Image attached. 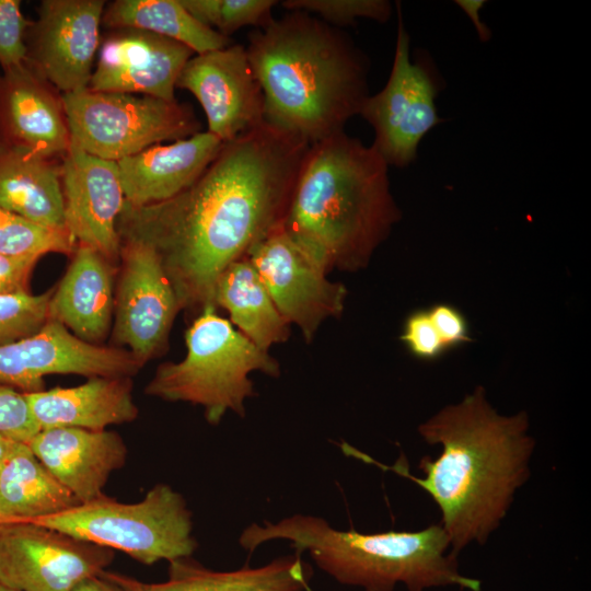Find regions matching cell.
<instances>
[{"instance_id":"cell-33","label":"cell","mask_w":591,"mask_h":591,"mask_svg":"<svg viewBox=\"0 0 591 591\" xmlns=\"http://www.w3.org/2000/svg\"><path fill=\"white\" fill-rule=\"evenodd\" d=\"M39 430L25 394L0 384V433L27 444Z\"/></svg>"},{"instance_id":"cell-35","label":"cell","mask_w":591,"mask_h":591,"mask_svg":"<svg viewBox=\"0 0 591 591\" xmlns=\"http://www.w3.org/2000/svg\"><path fill=\"white\" fill-rule=\"evenodd\" d=\"M428 313L447 351L472 340L468 322L457 308L438 303L428 309Z\"/></svg>"},{"instance_id":"cell-6","label":"cell","mask_w":591,"mask_h":591,"mask_svg":"<svg viewBox=\"0 0 591 591\" xmlns=\"http://www.w3.org/2000/svg\"><path fill=\"white\" fill-rule=\"evenodd\" d=\"M185 343V357L159 366L144 393L199 405L210 425H219L228 412L245 417V401L256 395L248 376L252 372L280 375V364L269 351L254 345L213 306L205 308L194 320Z\"/></svg>"},{"instance_id":"cell-36","label":"cell","mask_w":591,"mask_h":591,"mask_svg":"<svg viewBox=\"0 0 591 591\" xmlns=\"http://www.w3.org/2000/svg\"><path fill=\"white\" fill-rule=\"evenodd\" d=\"M39 257L0 255V296L30 291V280Z\"/></svg>"},{"instance_id":"cell-16","label":"cell","mask_w":591,"mask_h":591,"mask_svg":"<svg viewBox=\"0 0 591 591\" xmlns=\"http://www.w3.org/2000/svg\"><path fill=\"white\" fill-rule=\"evenodd\" d=\"M65 224L73 240L118 265L117 222L125 204L118 164L71 141L61 159Z\"/></svg>"},{"instance_id":"cell-13","label":"cell","mask_w":591,"mask_h":591,"mask_svg":"<svg viewBox=\"0 0 591 591\" xmlns=\"http://www.w3.org/2000/svg\"><path fill=\"white\" fill-rule=\"evenodd\" d=\"M141 368L126 348L83 341L54 320L31 336L0 346V384L22 393L43 391L49 374L131 378Z\"/></svg>"},{"instance_id":"cell-9","label":"cell","mask_w":591,"mask_h":591,"mask_svg":"<svg viewBox=\"0 0 591 591\" xmlns=\"http://www.w3.org/2000/svg\"><path fill=\"white\" fill-rule=\"evenodd\" d=\"M396 8L397 36L389 80L366 99L359 115L373 128L371 146L386 164L404 167L415 161L421 140L442 120L434 103L441 82L429 58L412 60L398 2Z\"/></svg>"},{"instance_id":"cell-19","label":"cell","mask_w":591,"mask_h":591,"mask_svg":"<svg viewBox=\"0 0 591 591\" xmlns=\"http://www.w3.org/2000/svg\"><path fill=\"white\" fill-rule=\"evenodd\" d=\"M39 462L81 503L103 496L109 475L126 464L121 437L108 430L40 429L27 443Z\"/></svg>"},{"instance_id":"cell-29","label":"cell","mask_w":591,"mask_h":591,"mask_svg":"<svg viewBox=\"0 0 591 591\" xmlns=\"http://www.w3.org/2000/svg\"><path fill=\"white\" fill-rule=\"evenodd\" d=\"M199 23L221 35H230L244 26H263L270 18L275 0H179Z\"/></svg>"},{"instance_id":"cell-17","label":"cell","mask_w":591,"mask_h":591,"mask_svg":"<svg viewBox=\"0 0 591 591\" xmlns=\"http://www.w3.org/2000/svg\"><path fill=\"white\" fill-rule=\"evenodd\" d=\"M195 55L173 39L137 28H112L101 37L89 89L174 101L178 76Z\"/></svg>"},{"instance_id":"cell-1","label":"cell","mask_w":591,"mask_h":591,"mask_svg":"<svg viewBox=\"0 0 591 591\" xmlns=\"http://www.w3.org/2000/svg\"><path fill=\"white\" fill-rule=\"evenodd\" d=\"M309 148L263 123L224 142L173 198L139 208L125 202L118 234L151 245L182 310L201 312L213 306L219 275L281 225Z\"/></svg>"},{"instance_id":"cell-34","label":"cell","mask_w":591,"mask_h":591,"mask_svg":"<svg viewBox=\"0 0 591 591\" xmlns=\"http://www.w3.org/2000/svg\"><path fill=\"white\" fill-rule=\"evenodd\" d=\"M399 338L408 351L420 360H436L447 351L428 309L414 311L406 317Z\"/></svg>"},{"instance_id":"cell-4","label":"cell","mask_w":591,"mask_h":591,"mask_svg":"<svg viewBox=\"0 0 591 591\" xmlns=\"http://www.w3.org/2000/svg\"><path fill=\"white\" fill-rule=\"evenodd\" d=\"M399 218L386 162L341 131L310 146L281 228L329 274L364 268Z\"/></svg>"},{"instance_id":"cell-32","label":"cell","mask_w":591,"mask_h":591,"mask_svg":"<svg viewBox=\"0 0 591 591\" xmlns=\"http://www.w3.org/2000/svg\"><path fill=\"white\" fill-rule=\"evenodd\" d=\"M32 21L21 10L20 0H0V67L7 71L27 60L26 36Z\"/></svg>"},{"instance_id":"cell-2","label":"cell","mask_w":591,"mask_h":591,"mask_svg":"<svg viewBox=\"0 0 591 591\" xmlns=\"http://www.w3.org/2000/svg\"><path fill=\"white\" fill-rule=\"evenodd\" d=\"M529 428L526 412L498 414L479 385L418 426L419 436L429 445L441 447L436 460L424 456L419 461L422 477L412 475L399 460L389 466L347 443L341 449L425 490L440 509V524L457 556L468 545H484L489 540L528 482L535 449Z\"/></svg>"},{"instance_id":"cell-23","label":"cell","mask_w":591,"mask_h":591,"mask_svg":"<svg viewBox=\"0 0 591 591\" xmlns=\"http://www.w3.org/2000/svg\"><path fill=\"white\" fill-rule=\"evenodd\" d=\"M128 376H94L78 386L24 393L39 429L73 427L105 430L134 421L138 407Z\"/></svg>"},{"instance_id":"cell-7","label":"cell","mask_w":591,"mask_h":591,"mask_svg":"<svg viewBox=\"0 0 591 591\" xmlns=\"http://www.w3.org/2000/svg\"><path fill=\"white\" fill-rule=\"evenodd\" d=\"M192 518L184 497L171 486L158 484L138 502L124 503L103 495L31 522L153 565L194 554L198 543Z\"/></svg>"},{"instance_id":"cell-10","label":"cell","mask_w":591,"mask_h":591,"mask_svg":"<svg viewBox=\"0 0 591 591\" xmlns=\"http://www.w3.org/2000/svg\"><path fill=\"white\" fill-rule=\"evenodd\" d=\"M119 240L113 340L126 346L143 367L167 348L182 306L155 250L134 236Z\"/></svg>"},{"instance_id":"cell-22","label":"cell","mask_w":591,"mask_h":591,"mask_svg":"<svg viewBox=\"0 0 591 591\" xmlns=\"http://www.w3.org/2000/svg\"><path fill=\"white\" fill-rule=\"evenodd\" d=\"M314 570L302 554L275 558L265 566H244L236 570L217 571L189 557L169 563L167 580L143 582L118 572L100 575L124 591H308Z\"/></svg>"},{"instance_id":"cell-30","label":"cell","mask_w":591,"mask_h":591,"mask_svg":"<svg viewBox=\"0 0 591 591\" xmlns=\"http://www.w3.org/2000/svg\"><path fill=\"white\" fill-rule=\"evenodd\" d=\"M51 293L0 296V346L35 334L48 322Z\"/></svg>"},{"instance_id":"cell-39","label":"cell","mask_w":591,"mask_h":591,"mask_svg":"<svg viewBox=\"0 0 591 591\" xmlns=\"http://www.w3.org/2000/svg\"><path fill=\"white\" fill-rule=\"evenodd\" d=\"M20 443L0 433V465L15 451Z\"/></svg>"},{"instance_id":"cell-12","label":"cell","mask_w":591,"mask_h":591,"mask_svg":"<svg viewBox=\"0 0 591 591\" xmlns=\"http://www.w3.org/2000/svg\"><path fill=\"white\" fill-rule=\"evenodd\" d=\"M246 258L279 313L300 329L305 341L314 339L324 321L343 313L345 286L331 281L281 225L255 244Z\"/></svg>"},{"instance_id":"cell-8","label":"cell","mask_w":591,"mask_h":591,"mask_svg":"<svg viewBox=\"0 0 591 591\" xmlns=\"http://www.w3.org/2000/svg\"><path fill=\"white\" fill-rule=\"evenodd\" d=\"M62 103L71 141L115 162L200 128L192 107L176 100L86 88L62 94Z\"/></svg>"},{"instance_id":"cell-11","label":"cell","mask_w":591,"mask_h":591,"mask_svg":"<svg viewBox=\"0 0 591 591\" xmlns=\"http://www.w3.org/2000/svg\"><path fill=\"white\" fill-rule=\"evenodd\" d=\"M113 559L111 548L42 524H0V586L10 590L73 591Z\"/></svg>"},{"instance_id":"cell-5","label":"cell","mask_w":591,"mask_h":591,"mask_svg":"<svg viewBox=\"0 0 591 591\" xmlns=\"http://www.w3.org/2000/svg\"><path fill=\"white\" fill-rule=\"evenodd\" d=\"M286 540L294 553H309L315 565L337 582L363 591H407L459 587L480 591L479 580L462 575L457 556L440 523L418 531L361 533L336 530L325 519L292 514L264 525L252 523L239 544L253 553L262 544Z\"/></svg>"},{"instance_id":"cell-24","label":"cell","mask_w":591,"mask_h":591,"mask_svg":"<svg viewBox=\"0 0 591 591\" xmlns=\"http://www.w3.org/2000/svg\"><path fill=\"white\" fill-rule=\"evenodd\" d=\"M0 208L43 227L67 230L58 159L0 143Z\"/></svg>"},{"instance_id":"cell-28","label":"cell","mask_w":591,"mask_h":591,"mask_svg":"<svg viewBox=\"0 0 591 591\" xmlns=\"http://www.w3.org/2000/svg\"><path fill=\"white\" fill-rule=\"evenodd\" d=\"M77 242L67 230L36 224L0 208V255L42 257L47 253L72 255Z\"/></svg>"},{"instance_id":"cell-20","label":"cell","mask_w":591,"mask_h":591,"mask_svg":"<svg viewBox=\"0 0 591 591\" xmlns=\"http://www.w3.org/2000/svg\"><path fill=\"white\" fill-rule=\"evenodd\" d=\"M223 144L212 134L199 131L119 160L125 202L139 208L173 198L201 175Z\"/></svg>"},{"instance_id":"cell-18","label":"cell","mask_w":591,"mask_h":591,"mask_svg":"<svg viewBox=\"0 0 591 591\" xmlns=\"http://www.w3.org/2000/svg\"><path fill=\"white\" fill-rule=\"evenodd\" d=\"M0 143L49 159L71 146L62 94L27 61L0 73Z\"/></svg>"},{"instance_id":"cell-40","label":"cell","mask_w":591,"mask_h":591,"mask_svg":"<svg viewBox=\"0 0 591 591\" xmlns=\"http://www.w3.org/2000/svg\"><path fill=\"white\" fill-rule=\"evenodd\" d=\"M0 591H14V590H10L8 588H4V587L0 586Z\"/></svg>"},{"instance_id":"cell-38","label":"cell","mask_w":591,"mask_h":591,"mask_svg":"<svg viewBox=\"0 0 591 591\" xmlns=\"http://www.w3.org/2000/svg\"><path fill=\"white\" fill-rule=\"evenodd\" d=\"M73 591H124L119 586L105 579L101 575L88 578L80 582Z\"/></svg>"},{"instance_id":"cell-37","label":"cell","mask_w":591,"mask_h":591,"mask_svg":"<svg viewBox=\"0 0 591 591\" xmlns=\"http://www.w3.org/2000/svg\"><path fill=\"white\" fill-rule=\"evenodd\" d=\"M455 3L467 14L471 21L474 22V26L476 28V32L480 40H488L490 38V31L482 22L480 16H479V11L484 7L485 1L457 0L455 1Z\"/></svg>"},{"instance_id":"cell-25","label":"cell","mask_w":591,"mask_h":591,"mask_svg":"<svg viewBox=\"0 0 591 591\" xmlns=\"http://www.w3.org/2000/svg\"><path fill=\"white\" fill-rule=\"evenodd\" d=\"M213 306L229 312L231 324L258 348L288 340L291 325L273 302L258 274L244 257L231 263L218 277Z\"/></svg>"},{"instance_id":"cell-21","label":"cell","mask_w":591,"mask_h":591,"mask_svg":"<svg viewBox=\"0 0 591 591\" xmlns=\"http://www.w3.org/2000/svg\"><path fill=\"white\" fill-rule=\"evenodd\" d=\"M117 268L96 250L78 243L63 277L53 289L49 320L61 323L83 341L101 345L113 322Z\"/></svg>"},{"instance_id":"cell-26","label":"cell","mask_w":591,"mask_h":591,"mask_svg":"<svg viewBox=\"0 0 591 591\" xmlns=\"http://www.w3.org/2000/svg\"><path fill=\"white\" fill-rule=\"evenodd\" d=\"M81 502L20 443L0 465V524L31 522L55 515Z\"/></svg>"},{"instance_id":"cell-15","label":"cell","mask_w":591,"mask_h":591,"mask_svg":"<svg viewBox=\"0 0 591 591\" xmlns=\"http://www.w3.org/2000/svg\"><path fill=\"white\" fill-rule=\"evenodd\" d=\"M176 88L197 99L207 131L222 142L264 123L263 92L242 45L195 54L183 67Z\"/></svg>"},{"instance_id":"cell-31","label":"cell","mask_w":591,"mask_h":591,"mask_svg":"<svg viewBox=\"0 0 591 591\" xmlns=\"http://www.w3.org/2000/svg\"><path fill=\"white\" fill-rule=\"evenodd\" d=\"M282 7L288 11H304L335 27L351 25L358 19L384 23L392 13L386 0H286Z\"/></svg>"},{"instance_id":"cell-14","label":"cell","mask_w":591,"mask_h":591,"mask_svg":"<svg viewBox=\"0 0 591 591\" xmlns=\"http://www.w3.org/2000/svg\"><path fill=\"white\" fill-rule=\"evenodd\" d=\"M104 0H43L27 31V62L61 94L86 89L101 43Z\"/></svg>"},{"instance_id":"cell-27","label":"cell","mask_w":591,"mask_h":591,"mask_svg":"<svg viewBox=\"0 0 591 591\" xmlns=\"http://www.w3.org/2000/svg\"><path fill=\"white\" fill-rule=\"evenodd\" d=\"M106 28H137L178 42L195 54L220 49L230 38L195 20L179 0H115L105 5Z\"/></svg>"},{"instance_id":"cell-3","label":"cell","mask_w":591,"mask_h":591,"mask_svg":"<svg viewBox=\"0 0 591 591\" xmlns=\"http://www.w3.org/2000/svg\"><path fill=\"white\" fill-rule=\"evenodd\" d=\"M264 123L309 146L344 131L369 96L367 57L338 27L304 11L250 34Z\"/></svg>"}]
</instances>
